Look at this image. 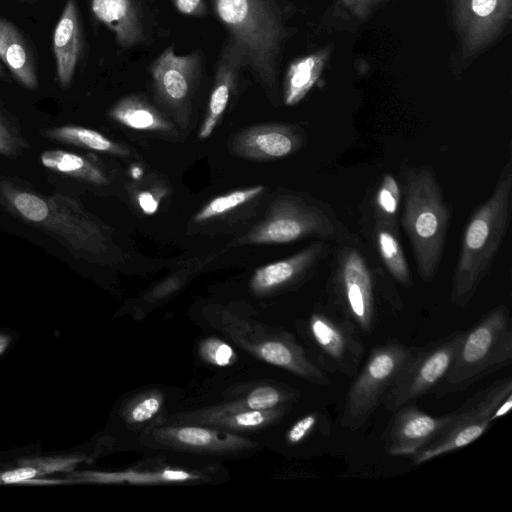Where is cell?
Wrapping results in <instances>:
<instances>
[{"label":"cell","instance_id":"1","mask_svg":"<svg viewBox=\"0 0 512 512\" xmlns=\"http://www.w3.org/2000/svg\"><path fill=\"white\" fill-rule=\"evenodd\" d=\"M0 205L57 240L77 259L99 261L109 252L105 225L73 197L43 194L16 178L0 176Z\"/></svg>","mask_w":512,"mask_h":512},{"label":"cell","instance_id":"2","mask_svg":"<svg viewBox=\"0 0 512 512\" xmlns=\"http://www.w3.org/2000/svg\"><path fill=\"white\" fill-rule=\"evenodd\" d=\"M229 33L227 48L240 68L249 70L266 89L277 83L288 30L276 0H212Z\"/></svg>","mask_w":512,"mask_h":512},{"label":"cell","instance_id":"3","mask_svg":"<svg viewBox=\"0 0 512 512\" xmlns=\"http://www.w3.org/2000/svg\"><path fill=\"white\" fill-rule=\"evenodd\" d=\"M512 214V159L508 158L490 196L477 207L461 237L450 302L465 307L487 275L505 238Z\"/></svg>","mask_w":512,"mask_h":512},{"label":"cell","instance_id":"4","mask_svg":"<svg viewBox=\"0 0 512 512\" xmlns=\"http://www.w3.org/2000/svg\"><path fill=\"white\" fill-rule=\"evenodd\" d=\"M400 184L404 198L401 226L420 278L430 283L441 263L451 209L430 165L403 166Z\"/></svg>","mask_w":512,"mask_h":512},{"label":"cell","instance_id":"5","mask_svg":"<svg viewBox=\"0 0 512 512\" xmlns=\"http://www.w3.org/2000/svg\"><path fill=\"white\" fill-rule=\"evenodd\" d=\"M512 326L509 309L498 305L463 336L445 378L433 389L436 397L459 393L510 365Z\"/></svg>","mask_w":512,"mask_h":512},{"label":"cell","instance_id":"6","mask_svg":"<svg viewBox=\"0 0 512 512\" xmlns=\"http://www.w3.org/2000/svg\"><path fill=\"white\" fill-rule=\"evenodd\" d=\"M306 238L337 244L358 240L328 204L304 195L286 194L275 201L264 221L239 243L285 244Z\"/></svg>","mask_w":512,"mask_h":512},{"label":"cell","instance_id":"7","mask_svg":"<svg viewBox=\"0 0 512 512\" xmlns=\"http://www.w3.org/2000/svg\"><path fill=\"white\" fill-rule=\"evenodd\" d=\"M376 281L373 266L359 239L337 244L327 282L333 309L369 334L376 322Z\"/></svg>","mask_w":512,"mask_h":512},{"label":"cell","instance_id":"8","mask_svg":"<svg viewBox=\"0 0 512 512\" xmlns=\"http://www.w3.org/2000/svg\"><path fill=\"white\" fill-rule=\"evenodd\" d=\"M417 347H409L396 339L375 346L345 397L340 424L355 431L361 428L382 404Z\"/></svg>","mask_w":512,"mask_h":512},{"label":"cell","instance_id":"9","mask_svg":"<svg viewBox=\"0 0 512 512\" xmlns=\"http://www.w3.org/2000/svg\"><path fill=\"white\" fill-rule=\"evenodd\" d=\"M512 393V378H500L468 398L453 411L449 424L428 445L411 458L420 465L431 459L463 448L481 437L493 423L497 406Z\"/></svg>","mask_w":512,"mask_h":512},{"label":"cell","instance_id":"10","mask_svg":"<svg viewBox=\"0 0 512 512\" xmlns=\"http://www.w3.org/2000/svg\"><path fill=\"white\" fill-rule=\"evenodd\" d=\"M306 330L320 369L347 377L357 374L364 346L359 329L351 320L335 309L324 308L310 315Z\"/></svg>","mask_w":512,"mask_h":512},{"label":"cell","instance_id":"11","mask_svg":"<svg viewBox=\"0 0 512 512\" xmlns=\"http://www.w3.org/2000/svg\"><path fill=\"white\" fill-rule=\"evenodd\" d=\"M463 332L455 331L425 346L417 347L384 397V408L394 411L432 392L449 372Z\"/></svg>","mask_w":512,"mask_h":512},{"label":"cell","instance_id":"12","mask_svg":"<svg viewBox=\"0 0 512 512\" xmlns=\"http://www.w3.org/2000/svg\"><path fill=\"white\" fill-rule=\"evenodd\" d=\"M452 21L463 58H472L503 34L512 17V0H452Z\"/></svg>","mask_w":512,"mask_h":512},{"label":"cell","instance_id":"13","mask_svg":"<svg viewBox=\"0 0 512 512\" xmlns=\"http://www.w3.org/2000/svg\"><path fill=\"white\" fill-rule=\"evenodd\" d=\"M200 64L201 56L198 51L178 55L174 47L169 46L149 66L156 99L178 122L187 121Z\"/></svg>","mask_w":512,"mask_h":512},{"label":"cell","instance_id":"14","mask_svg":"<svg viewBox=\"0 0 512 512\" xmlns=\"http://www.w3.org/2000/svg\"><path fill=\"white\" fill-rule=\"evenodd\" d=\"M394 412L382 437L385 451L392 456L412 457L436 438L453 418V412L436 417L411 403Z\"/></svg>","mask_w":512,"mask_h":512},{"label":"cell","instance_id":"15","mask_svg":"<svg viewBox=\"0 0 512 512\" xmlns=\"http://www.w3.org/2000/svg\"><path fill=\"white\" fill-rule=\"evenodd\" d=\"M330 253L329 242L315 240L296 254L258 268L251 280L255 292L266 293L311 277Z\"/></svg>","mask_w":512,"mask_h":512},{"label":"cell","instance_id":"16","mask_svg":"<svg viewBox=\"0 0 512 512\" xmlns=\"http://www.w3.org/2000/svg\"><path fill=\"white\" fill-rule=\"evenodd\" d=\"M304 142V132L296 126L262 125L237 134L232 142V150L246 158L276 159L295 153Z\"/></svg>","mask_w":512,"mask_h":512},{"label":"cell","instance_id":"17","mask_svg":"<svg viewBox=\"0 0 512 512\" xmlns=\"http://www.w3.org/2000/svg\"><path fill=\"white\" fill-rule=\"evenodd\" d=\"M52 49L56 80L66 89L73 80L83 50V30L76 0H67L55 26Z\"/></svg>","mask_w":512,"mask_h":512},{"label":"cell","instance_id":"18","mask_svg":"<svg viewBox=\"0 0 512 512\" xmlns=\"http://www.w3.org/2000/svg\"><path fill=\"white\" fill-rule=\"evenodd\" d=\"M91 10L122 48H132L145 39L144 26L136 0H90Z\"/></svg>","mask_w":512,"mask_h":512},{"label":"cell","instance_id":"19","mask_svg":"<svg viewBox=\"0 0 512 512\" xmlns=\"http://www.w3.org/2000/svg\"><path fill=\"white\" fill-rule=\"evenodd\" d=\"M362 229L368 235L366 237L384 270L401 286L411 288L413 280L403 250L399 225L374 221L362 224Z\"/></svg>","mask_w":512,"mask_h":512},{"label":"cell","instance_id":"20","mask_svg":"<svg viewBox=\"0 0 512 512\" xmlns=\"http://www.w3.org/2000/svg\"><path fill=\"white\" fill-rule=\"evenodd\" d=\"M0 60L23 87L29 90L38 88L33 49L20 29L3 17H0Z\"/></svg>","mask_w":512,"mask_h":512},{"label":"cell","instance_id":"21","mask_svg":"<svg viewBox=\"0 0 512 512\" xmlns=\"http://www.w3.org/2000/svg\"><path fill=\"white\" fill-rule=\"evenodd\" d=\"M332 50V46L327 45L290 63L283 84L285 105L294 106L306 97L319 80Z\"/></svg>","mask_w":512,"mask_h":512},{"label":"cell","instance_id":"22","mask_svg":"<svg viewBox=\"0 0 512 512\" xmlns=\"http://www.w3.org/2000/svg\"><path fill=\"white\" fill-rule=\"evenodd\" d=\"M43 167L56 174L92 185L109 183L102 166L95 158L61 149L46 150L40 155Z\"/></svg>","mask_w":512,"mask_h":512},{"label":"cell","instance_id":"23","mask_svg":"<svg viewBox=\"0 0 512 512\" xmlns=\"http://www.w3.org/2000/svg\"><path fill=\"white\" fill-rule=\"evenodd\" d=\"M237 58L226 47L217 66L215 82L210 95L206 118L200 128L199 138L209 137L222 117L240 70Z\"/></svg>","mask_w":512,"mask_h":512},{"label":"cell","instance_id":"24","mask_svg":"<svg viewBox=\"0 0 512 512\" xmlns=\"http://www.w3.org/2000/svg\"><path fill=\"white\" fill-rule=\"evenodd\" d=\"M108 116L131 129L173 133L174 127L160 111L137 95H130L116 102Z\"/></svg>","mask_w":512,"mask_h":512},{"label":"cell","instance_id":"25","mask_svg":"<svg viewBox=\"0 0 512 512\" xmlns=\"http://www.w3.org/2000/svg\"><path fill=\"white\" fill-rule=\"evenodd\" d=\"M401 198L400 182L393 174L385 173L368 199V205L362 213L361 223L380 221L399 225Z\"/></svg>","mask_w":512,"mask_h":512},{"label":"cell","instance_id":"26","mask_svg":"<svg viewBox=\"0 0 512 512\" xmlns=\"http://www.w3.org/2000/svg\"><path fill=\"white\" fill-rule=\"evenodd\" d=\"M40 134L47 140L79 148L109 153L118 156H127L128 150L105 137L100 132L86 127L68 124L40 130Z\"/></svg>","mask_w":512,"mask_h":512},{"label":"cell","instance_id":"27","mask_svg":"<svg viewBox=\"0 0 512 512\" xmlns=\"http://www.w3.org/2000/svg\"><path fill=\"white\" fill-rule=\"evenodd\" d=\"M81 460L80 457L75 456L27 460L24 461L25 466L0 473V483H21L53 472H68Z\"/></svg>","mask_w":512,"mask_h":512},{"label":"cell","instance_id":"28","mask_svg":"<svg viewBox=\"0 0 512 512\" xmlns=\"http://www.w3.org/2000/svg\"><path fill=\"white\" fill-rule=\"evenodd\" d=\"M163 435L172 438L175 443L190 448L219 449L222 446L235 445L240 440L230 435L220 437L217 431L195 426L171 428L163 431Z\"/></svg>","mask_w":512,"mask_h":512},{"label":"cell","instance_id":"29","mask_svg":"<svg viewBox=\"0 0 512 512\" xmlns=\"http://www.w3.org/2000/svg\"><path fill=\"white\" fill-rule=\"evenodd\" d=\"M30 147L18 119L0 99V155L15 159L22 156Z\"/></svg>","mask_w":512,"mask_h":512},{"label":"cell","instance_id":"30","mask_svg":"<svg viewBox=\"0 0 512 512\" xmlns=\"http://www.w3.org/2000/svg\"><path fill=\"white\" fill-rule=\"evenodd\" d=\"M193 478V476L185 471L181 470H165L156 473H99V472H87L79 475V480L89 482H138V483H151L159 481H185Z\"/></svg>","mask_w":512,"mask_h":512},{"label":"cell","instance_id":"31","mask_svg":"<svg viewBox=\"0 0 512 512\" xmlns=\"http://www.w3.org/2000/svg\"><path fill=\"white\" fill-rule=\"evenodd\" d=\"M263 191L264 186L257 185L218 196L196 214L194 221L204 222L219 215H223L260 195Z\"/></svg>","mask_w":512,"mask_h":512},{"label":"cell","instance_id":"32","mask_svg":"<svg viewBox=\"0 0 512 512\" xmlns=\"http://www.w3.org/2000/svg\"><path fill=\"white\" fill-rule=\"evenodd\" d=\"M291 394L277 390L271 386H262L254 389L248 395L246 404L252 410H269L276 407L281 401L291 398Z\"/></svg>","mask_w":512,"mask_h":512},{"label":"cell","instance_id":"33","mask_svg":"<svg viewBox=\"0 0 512 512\" xmlns=\"http://www.w3.org/2000/svg\"><path fill=\"white\" fill-rule=\"evenodd\" d=\"M281 410H248L241 411L230 416L227 419L228 425L237 428H254L265 424L273 418L279 416Z\"/></svg>","mask_w":512,"mask_h":512},{"label":"cell","instance_id":"34","mask_svg":"<svg viewBox=\"0 0 512 512\" xmlns=\"http://www.w3.org/2000/svg\"><path fill=\"white\" fill-rule=\"evenodd\" d=\"M325 417L326 415L310 413L298 420L287 433L288 442L297 444L303 441L320 426L321 420Z\"/></svg>","mask_w":512,"mask_h":512},{"label":"cell","instance_id":"35","mask_svg":"<svg viewBox=\"0 0 512 512\" xmlns=\"http://www.w3.org/2000/svg\"><path fill=\"white\" fill-rule=\"evenodd\" d=\"M203 355L210 362L219 366H225L230 363L233 357V350L224 342L209 340L203 347Z\"/></svg>","mask_w":512,"mask_h":512},{"label":"cell","instance_id":"36","mask_svg":"<svg viewBox=\"0 0 512 512\" xmlns=\"http://www.w3.org/2000/svg\"><path fill=\"white\" fill-rule=\"evenodd\" d=\"M346 11L359 20L367 19L383 0H336Z\"/></svg>","mask_w":512,"mask_h":512},{"label":"cell","instance_id":"37","mask_svg":"<svg viewBox=\"0 0 512 512\" xmlns=\"http://www.w3.org/2000/svg\"><path fill=\"white\" fill-rule=\"evenodd\" d=\"M160 405L161 401L157 397H147L132 409L130 417L134 422L147 421L158 412Z\"/></svg>","mask_w":512,"mask_h":512},{"label":"cell","instance_id":"38","mask_svg":"<svg viewBox=\"0 0 512 512\" xmlns=\"http://www.w3.org/2000/svg\"><path fill=\"white\" fill-rule=\"evenodd\" d=\"M171 2L184 15L201 17L207 14L204 0H171Z\"/></svg>","mask_w":512,"mask_h":512},{"label":"cell","instance_id":"39","mask_svg":"<svg viewBox=\"0 0 512 512\" xmlns=\"http://www.w3.org/2000/svg\"><path fill=\"white\" fill-rule=\"evenodd\" d=\"M137 199H138V204H139L141 210L145 214L150 215L157 211L158 201L152 193H150L148 191L141 192L138 195Z\"/></svg>","mask_w":512,"mask_h":512},{"label":"cell","instance_id":"40","mask_svg":"<svg viewBox=\"0 0 512 512\" xmlns=\"http://www.w3.org/2000/svg\"><path fill=\"white\" fill-rule=\"evenodd\" d=\"M512 408V393L508 394L505 399L497 406L492 414L491 420L494 422L498 418L505 416Z\"/></svg>","mask_w":512,"mask_h":512},{"label":"cell","instance_id":"41","mask_svg":"<svg viewBox=\"0 0 512 512\" xmlns=\"http://www.w3.org/2000/svg\"><path fill=\"white\" fill-rule=\"evenodd\" d=\"M10 342V337L0 334V355L6 350Z\"/></svg>","mask_w":512,"mask_h":512},{"label":"cell","instance_id":"42","mask_svg":"<svg viewBox=\"0 0 512 512\" xmlns=\"http://www.w3.org/2000/svg\"><path fill=\"white\" fill-rule=\"evenodd\" d=\"M3 79H6V72H5L2 64L0 63V80H3Z\"/></svg>","mask_w":512,"mask_h":512},{"label":"cell","instance_id":"43","mask_svg":"<svg viewBox=\"0 0 512 512\" xmlns=\"http://www.w3.org/2000/svg\"><path fill=\"white\" fill-rule=\"evenodd\" d=\"M21 1H24V2H26V1H30V0H21Z\"/></svg>","mask_w":512,"mask_h":512}]
</instances>
